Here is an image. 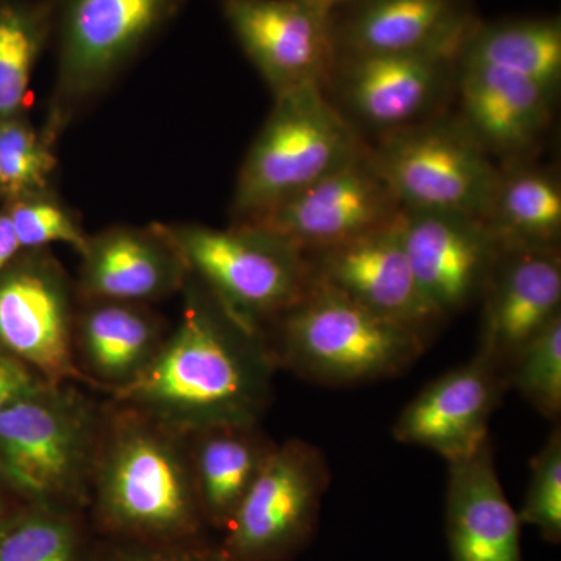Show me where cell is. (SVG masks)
I'll return each instance as SVG.
<instances>
[{"instance_id":"obj_1","label":"cell","mask_w":561,"mask_h":561,"mask_svg":"<svg viewBox=\"0 0 561 561\" xmlns=\"http://www.w3.org/2000/svg\"><path fill=\"white\" fill-rule=\"evenodd\" d=\"M183 313L157 356L113 401L191 435L260 424L272 400L275 357L267 334L243 323L190 273Z\"/></svg>"},{"instance_id":"obj_2","label":"cell","mask_w":561,"mask_h":561,"mask_svg":"<svg viewBox=\"0 0 561 561\" xmlns=\"http://www.w3.org/2000/svg\"><path fill=\"white\" fill-rule=\"evenodd\" d=\"M91 502L102 529L127 540H191L203 515L187 435L111 401L103 409Z\"/></svg>"},{"instance_id":"obj_3","label":"cell","mask_w":561,"mask_h":561,"mask_svg":"<svg viewBox=\"0 0 561 561\" xmlns=\"http://www.w3.org/2000/svg\"><path fill=\"white\" fill-rule=\"evenodd\" d=\"M265 334L278 367L330 387L393 378L420 359L431 337L316 278Z\"/></svg>"},{"instance_id":"obj_4","label":"cell","mask_w":561,"mask_h":561,"mask_svg":"<svg viewBox=\"0 0 561 561\" xmlns=\"http://www.w3.org/2000/svg\"><path fill=\"white\" fill-rule=\"evenodd\" d=\"M102 423L73 383H44L0 412V476L28 504H90Z\"/></svg>"},{"instance_id":"obj_5","label":"cell","mask_w":561,"mask_h":561,"mask_svg":"<svg viewBox=\"0 0 561 561\" xmlns=\"http://www.w3.org/2000/svg\"><path fill=\"white\" fill-rule=\"evenodd\" d=\"M370 144L345 119L321 87L275 98L239 171L234 224L250 221L348 164Z\"/></svg>"},{"instance_id":"obj_6","label":"cell","mask_w":561,"mask_h":561,"mask_svg":"<svg viewBox=\"0 0 561 561\" xmlns=\"http://www.w3.org/2000/svg\"><path fill=\"white\" fill-rule=\"evenodd\" d=\"M201 280L243 323L267 332L312 283L308 254L280 236L250 224L213 228L162 225Z\"/></svg>"},{"instance_id":"obj_7","label":"cell","mask_w":561,"mask_h":561,"mask_svg":"<svg viewBox=\"0 0 561 561\" xmlns=\"http://www.w3.org/2000/svg\"><path fill=\"white\" fill-rule=\"evenodd\" d=\"M184 0H58L57 77L44 133L58 136L108 90Z\"/></svg>"},{"instance_id":"obj_8","label":"cell","mask_w":561,"mask_h":561,"mask_svg":"<svg viewBox=\"0 0 561 561\" xmlns=\"http://www.w3.org/2000/svg\"><path fill=\"white\" fill-rule=\"evenodd\" d=\"M376 171L401 209L485 219L500 165L459 116L435 114L370 146Z\"/></svg>"},{"instance_id":"obj_9","label":"cell","mask_w":561,"mask_h":561,"mask_svg":"<svg viewBox=\"0 0 561 561\" xmlns=\"http://www.w3.org/2000/svg\"><path fill=\"white\" fill-rule=\"evenodd\" d=\"M460 50L339 57L324 91L359 135L381 138L440 113L456 84Z\"/></svg>"},{"instance_id":"obj_10","label":"cell","mask_w":561,"mask_h":561,"mask_svg":"<svg viewBox=\"0 0 561 561\" xmlns=\"http://www.w3.org/2000/svg\"><path fill=\"white\" fill-rule=\"evenodd\" d=\"M330 467L311 443L291 438L275 449L236 508L225 541L230 561H271L311 529Z\"/></svg>"},{"instance_id":"obj_11","label":"cell","mask_w":561,"mask_h":561,"mask_svg":"<svg viewBox=\"0 0 561 561\" xmlns=\"http://www.w3.org/2000/svg\"><path fill=\"white\" fill-rule=\"evenodd\" d=\"M221 13L273 98L330 80L334 7L324 0H221Z\"/></svg>"},{"instance_id":"obj_12","label":"cell","mask_w":561,"mask_h":561,"mask_svg":"<svg viewBox=\"0 0 561 561\" xmlns=\"http://www.w3.org/2000/svg\"><path fill=\"white\" fill-rule=\"evenodd\" d=\"M0 275V346L44 381H87L73 351L72 286L47 250H25Z\"/></svg>"},{"instance_id":"obj_13","label":"cell","mask_w":561,"mask_h":561,"mask_svg":"<svg viewBox=\"0 0 561 561\" xmlns=\"http://www.w3.org/2000/svg\"><path fill=\"white\" fill-rule=\"evenodd\" d=\"M400 203L376 171L370 147L260 217L256 225L305 251L330 249L397 219Z\"/></svg>"},{"instance_id":"obj_14","label":"cell","mask_w":561,"mask_h":561,"mask_svg":"<svg viewBox=\"0 0 561 561\" xmlns=\"http://www.w3.org/2000/svg\"><path fill=\"white\" fill-rule=\"evenodd\" d=\"M398 217L350 241L309 253L312 278L383 319L431 335L443 320L413 275Z\"/></svg>"},{"instance_id":"obj_15","label":"cell","mask_w":561,"mask_h":561,"mask_svg":"<svg viewBox=\"0 0 561 561\" xmlns=\"http://www.w3.org/2000/svg\"><path fill=\"white\" fill-rule=\"evenodd\" d=\"M398 221L413 275L442 320L481 300L502 251L485 221L405 209Z\"/></svg>"},{"instance_id":"obj_16","label":"cell","mask_w":561,"mask_h":561,"mask_svg":"<svg viewBox=\"0 0 561 561\" xmlns=\"http://www.w3.org/2000/svg\"><path fill=\"white\" fill-rule=\"evenodd\" d=\"M481 300L478 354L507 375L522 351L561 317L559 247L502 250Z\"/></svg>"},{"instance_id":"obj_17","label":"cell","mask_w":561,"mask_h":561,"mask_svg":"<svg viewBox=\"0 0 561 561\" xmlns=\"http://www.w3.org/2000/svg\"><path fill=\"white\" fill-rule=\"evenodd\" d=\"M507 379L481 354L427 383L393 424L394 440L423 446L446 461L463 459L490 438L491 416Z\"/></svg>"},{"instance_id":"obj_18","label":"cell","mask_w":561,"mask_h":561,"mask_svg":"<svg viewBox=\"0 0 561 561\" xmlns=\"http://www.w3.org/2000/svg\"><path fill=\"white\" fill-rule=\"evenodd\" d=\"M454 91L465 127L491 157L507 162L529 160L551 127L559 99L515 70L461 58Z\"/></svg>"},{"instance_id":"obj_19","label":"cell","mask_w":561,"mask_h":561,"mask_svg":"<svg viewBox=\"0 0 561 561\" xmlns=\"http://www.w3.org/2000/svg\"><path fill=\"white\" fill-rule=\"evenodd\" d=\"M79 254L84 301L149 306L183 290L190 278L186 262L162 225L108 228L88 236Z\"/></svg>"},{"instance_id":"obj_20","label":"cell","mask_w":561,"mask_h":561,"mask_svg":"<svg viewBox=\"0 0 561 561\" xmlns=\"http://www.w3.org/2000/svg\"><path fill=\"white\" fill-rule=\"evenodd\" d=\"M479 18L470 0H356L334 9L339 57L463 47Z\"/></svg>"},{"instance_id":"obj_21","label":"cell","mask_w":561,"mask_h":561,"mask_svg":"<svg viewBox=\"0 0 561 561\" xmlns=\"http://www.w3.org/2000/svg\"><path fill=\"white\" fill-rule=\"evenodd\" d=\"M448 538L453 561H522V522L507 501L491 438L448 463Z\"/></svg>"},{"instance_id":"obj_22","label":"cell","mask_w":561,"mask_h":561,"mask_svg":"<svg viewBox=\"0 0 561 561\" xmlns=\"http://www.w3.org/2000/svg\"><path fill=\"white\" fill-rule=\"evenodd\" d=\"M168 334L164 321L147 305L87 301L73 327L77 365L87 381L114 393L142 373Z\"/></svg>"},{"instance_id":"obj_23","label":"cell","mask_w":561,"mask_h":561,"mask_svg":"<svg viewBox=\"0 0 561 561\" xmlns=\"http://www.w3.org/2000/svg\"><path fill=\"white\" fill-rule=\"evenodd\" d=\"M187 446L203 519L227 527L276 443L260 424H224L187 435Z\"/></svg>"},{"instance_id":"obj_24","label":"cell","mask_w":561,"mask_h":561,"mask_svg":"<svg viewBox=\"0 0 561 561\" xmlns=\"http://www.w3.org/2000/svg\"><path fill=\"white\" fill-rule=\"evenodd\" d=\"M502 250L556 249L561 239V183L556 172L507 162L485 219Z\"/></svg>"},{"instance_id":"obj_25","label":"cell","mask_w":561,"mask_h":561,"mask_svg":"<svg viewBox=\"0 0 561 561\" xmlns=\"http://www.w3.org/2000/svg\"><path fill=\"white\" fill-rule=\"evenodd\" d=\"M459 58L515 70L559 95L560 18H516L494 22L479 20L465 41Z\"/></svg>"},{"instance_id":"obj_26","label":"cell","mask_w":561,"mask_h":561,"mask_svg":"<svg viewBox=\"0 0 561 561\" xmlns=\"http://www.w3.org/2000/svg\"><path fill=\"white\" fill-rule=\"evenodd\" d=\"M51 33V5L0 2V121L27 108L33 70Z\"/></svg>"},{"instance_id":"obj_27","label":"cell","mask_w":561,"mask_h":561,"mask_svg":"<svg viewBox=\"0 0 561 561\" xmlns=\"http://www.w3.org/2000/svg\"><path fill=\"white\" fill-rule=\"evenodd\" d=\"M81 535L68 508L31 504L0 522V561H81Z\"/></svg>"},{"instance_id":"obj_28","label":"cell","mask_w":561,"mask_h":561,"mask_svg":"<svg viewBox=\"0 0 561 561\" xmlns=\"http://www.w3.org/2000/svg\"><path fill=\"white\" fill-rule=\"evenodd\" d=\"M57 168L55 140L24 114L0 121V194L9 202L50 191Z\"/></svg>"},{"instance_id":"obj_29","label":"cell","mask_w":561,"mask_h":561,"mask_svg":"<svg viewBox=\"0 0 561 561\" xmlns=\"http://www.w3.org/2000/svg\"><path fill=\"white\" fill-rule=\"evenodd\" d=\"M507 386L518 390L545 419L559 423L561 415V317L553 320L513 360Z\"/></svg>"},{"instance_id":"obj_30","label":"cell","mask_w":561,"mask_h":561,"mask_svg":"<svg viewBox=\"0 0 561 561\" xmlns=\"http://www.w3.org/2000/svg\"><path fill=\"white\" fill-rule=\"evenodd\" d=\"M5 209L22 250H47L62 243L80 253L90 236L79 217L51 191L9 202Z\"/></svg>"},{"instance_id":"obj_31","label":"cell","mask_w":561,"mask_h":561,"mask_svg":"<svg viewBox=\"0 0 561 561\" xmlns=\"http://www.w3.org/2000/svg\"><path fill=\"white\" fill-rule=\"evenodd\" d=\"M557 423L551 435L530 463V482L519 522L538 527L546 538L561 537V430Z\"/></svg>"},{"instance_id":"obj_32","label":"cell","mask_w":561,"mask_h":561,"mask_svg":"<svg viewBox=\"0 0 561 561\" xmlns=\"http://www.w3.org/2000/svg\"><path fill=\"white\" fill-rule=\"evenodd\" d=\"M102 561H230L224 551L187 541H130L113 549Z\"/></svg>"},{"instance_id":"obj_33","label":"cell","mask_w":561,"mask_h":561,"mask_svg":"<svg viewBox=\"0 0 561 561\" xmlns=\"http://www.w3.org/2000/svg\"><path fill=\"white\" fill-rule=\"evenodd\" d=\"M44 383L47 381L36 375L28 365L0 346V412L32 391L38 390Z\"/></svg>"},{"instance_id":"obj_34","label":"cell","mask_w":561,"mask_h":561,"mask_svg":"<svg viewBox=\"0 0 561 561\" xmlns=\"http://www.w3.org/2000/svg\"><path fill=\"white\" fill-rule=\"evenodd\" d=\"M22 251L7 209L0 210V275Z\"/></svg>"},{"instance_id":"obj_35","label":"cell","mask_w":561,"mask_h":561,"mask_svg":"<svg viewBox=\"0 0 561 561\" xmlns=\"http://www.w3.org/2000/svg\"><path fill=\"white\" fill-rule=\"evenodd\" d=\"M324 2H328L331 7L337 9V7L346 5V3L351 2H356V0H324Z\"/></svg>"},{"instance_id":"obj_36","label":"cell","mask_w":561,"mask_h":561,"mask_svg":"<svg viewBox=\"0 0 561 561\" xmlns=\"http://www.w3.org/2000/svg\"><path fill=\"white\" fill-rule=\"evenodd\" d=\"M5 516V504H3L2 496H0V522H2Z\"/></svg>"}]
</instances>
